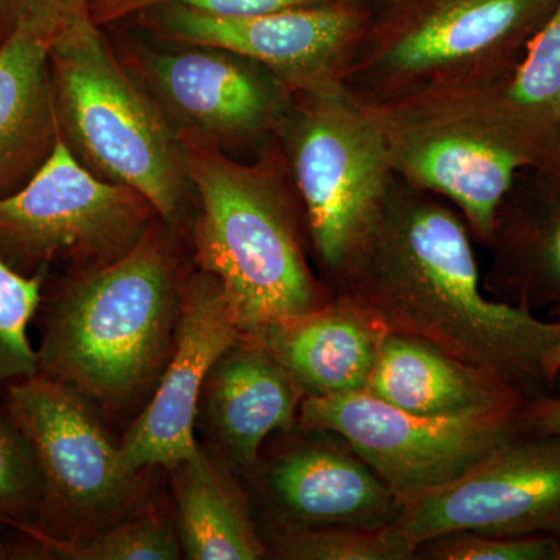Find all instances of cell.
<instances>
[{
	"mask_svg": "<svg viewBox=\"0 0 560 560\" xmlns=\"http://www.w3.org/2000/svg\"><path fill=\"white\" fill-rule=\"evenodd\" d=\"M471 238L458 210L396 178L334 293L359 302L388 331L492 372L525 400L552 393L544 363L559 341L560 319L489 296Z\"/></svg>",
	"mask_w": 560,
	"mask_h": 560,
	"instance_id": "cell-1",
	"label": "cell"
},
{
	"mask_svg": "<svg viewBox=\"0 0 560 560\" xmlns=\"http://www.w3.org/2000/svg\"><path fill=\"white\" fill-rule=\"evenodd\" d=\"M158 220L120 259L73 271L44 315L38 374L106 410L156 385L175 348L184 279Z\"/></svg>",
	"mask_w": 560,
	"mask_h": 560,
	"instance_id": "cell-2",
	"label": "cell"
},
{
	"mask_svg": "<svg viewBox=\"0 0 560 560\" xmlns=\"http://www.w3.org/2000/svg\"><path fill=\"white\" fill-rule=\"evenodd\" d=\"M200 212L195 259L230 301L242 334L315 311L334 298L315 278L275 162L242 164L224 151L184 143Z\"/></svg>",
	"mask_w": 560,
	"mask_h": 560,
	"instance_id": "cell-3",
	"label": "cell"
},
{
	"mask_svg": "<svg viewBox=\"0 0 560 560\" xmlns=\"http://www.w3.org/2000/svg\"><path fill=\"white\" fill-rule=\"evenodd\" d=\"M49 60L62 142L98 178L139 191L173 223L190 187L183 145L90 5L51 36Z\"/></svg>",
	"mask_w": 560,
	"mask_h": 560,
	"instance_id": "cell-4",
	"label": "cell"
},
{
	"mask_svg": "<svg viewBox=\"0 0 560 560\" xmlns=\"http://www.w3.org/2000/svg\"><path fill=\"white\" fill-rule=\"evenodd\" d=\"M559 0H400L375 10L345 83L370 102L495 83Z\"/></svg>",
	"mask_w": 560,
	"mask_h": 560,
	"instance_id": "cell-5",
	"label": "cell"
},
{
	"mask_svg": "<svg viewBox=\"0 0 560 560\" xmlns=\"http://www.w3.org/2000/svg\"><path fill=\"white\" fill-rule=\"evenodd\" d=\"M279 132L313 248L335 289L381 220L396 180L381 117L341 81L293 95Z\"/></svg>",
	"mask_w": 560,
	"mask_h": 560,
	"instance_id": "cell-6",
	"label": "cell"
},
{
	"mask_svg": "<svg viewBox=\"0 0 560 560\" xmlns=\"http://www.w3.org/2000/svg\"><path fill=\"white\" fill-rule=\"evenodd\" d=\"M371 103L396 178L448 202L475 241L490 246L501 206L518 175L534 167L526 151L470 88Z\"/></svg>",
	"mask_w": 560,
	"mask_h": 560,
	"instance_id": "cell-7",
	"label": "cell"
},
{
	"mask_svg": "<svg viewBox=\"0 0 560 560\" xmlns=\"http://www.w3.org/2000/svg\"><path fill=\"white\" fill-rule=\"evenodd\" d=\"M91 401L43 375L10 386L5 410L31 445L40 477L33 544L43 552L113 525L132 510L143 474L128 469Z\"/></svg>",
	"mask_w": 560,
	"mask_h": 560,
	"instance_id": "cell-8",
	"label": "cell"
},
{
	"mask_svg": "<svg viewBox=\"0 0 560 560\" xmlns=\"http://www.w3.org/2000/svg\"><path fill=\"white\" fill-rule=\"evenodd\" d=\"M160 219L142 194L98 178L62 142L20 190L0 198V260L24 276L73 271L130 253Z\"/></svg>",
	"mask_w": 560,
	"mask_h": 560,
	"instance_id": "cell-9",
	"label": "cell"
},
{
	"mask_svg": "<svg viewBox=\"0 0 560 560\" xmlns=\"http://www.w3.org/2000/svg\"><path fill=\"white\" fill-rule=\"evenodd\" d=\"M522 405L434 418L361 390L304 397L298 429L340 436L400 501L451 485L518 436Z\"/></svg>",
	"mask_w": 560,
	"mask_h": 560,
	"instance_id": "cell-10",
	"label": "cell"
},
{
	"mask_svg": "<svg viewBox=\"0 0 560 560\" xmlns=\"http://www.w3.org/2000/svg\"><path fill=\"white\" fill-rule=\"evenodd\" d=\"M180 145L228 150L279 132L293 101L268 70L215 47H132L121 55Z\"/></svg>",
	"mask_w": 560,
	"mask_h": 560,
	"instance_id": "cell-11",
	"label": "cell"
},
{
	"mask_svg": "<svg viewBox=\"0 0 560 560\" xmlns=\"http://www.w3.org/2000/svg\"><path fill=\"white\" fill-rule=\"evenodd\" d=\"M142 14L165 39L241 55L296 95L345 81L375 9L364 0H337L245 18L210 16L180 5Z\"/></svg>",
	"mask_w": 560,
	"mask_h": 560,
	"instance_id": "cell-12",
	"label": "cell"
},
{
	"mask_svg": "<svg viewBox=\"0 0 560 560\" xmlns=\"http://www.w3.org/2000/svg\"><path fill=\"white\" fill-rule=\"evenodd\" d=\"M394 525L416 551L453 530L560 539V434L512 438L451 485L400 500Z\"/></svg>",
	"mask_w": 560,
	"mask_h": 560,
	"instance_id": "cell-13",
	"label": "cell"
},
{
	"mask_svg": "<svg viewBox=\"0 0 560 560\" xmlns=\"http://www.w3.org/2000/svg\"><path fill=\"white\" fill-rule=\"evenodd\" d=\"M241 335L219 280L205 271L184 279L175 348L149 405L119 444L128 469H172L197 451L195 420L206 382Z\"/></svg>",
	"mask_w": 560,
	"mask_h": 560,
	"instance_id": "cell-14",
	"label": "cell"
},
{
	"mask_svg": "<svg viewBox=\"0 0 560 560\" xmlns=\"http://www.w3.org/2000/svg\"><path fill=\"white\" fill-rule=\"evenodd\" d=\"M261 471L275 528L393 525L400 501L337 434L304 430Z\"/></svg>",
	"mask_w": 560,
	"mask_h": 560,
	"instance_id": "cell-15",
	"label": "cell"
},
{
	"mask_svg": "<svg viewBox=\"0 0 560 560\" xmlns=\"http://www.w3.org/2000/svg\"><path fill=\"white\" fill-rule=\"evenodd\" d=\"M489 248V296L536 313L560 308V160L518 175Z\"/></svg>",
	"mask_w": 560,
	"mask_h": 560,
	"instance_id": "cell-16",
	"label": "cell"
},
{
	"mask_svg": "<svg viewBox=\"0 0 560 560\" xmlns=\"http://www.w3.org/2000/svg\"><path fill=\"white\" fill-rule=\"evenodd\" d=\"M232 469L254 470L270 434L298 429L304 393L254 334H242L210 371L202 396Z\"/></svg>",
	"mask_w": 560,
	"mask_h": 560,
	"instance_id": "cell-17",
	"label": "cell"
},
{
	"mask_svg": "<svg viewBox=\"0 0 560 560\" xmlns=\"http://www.w3.org/2000/svg\"><path fill=\"white\" fill-rule=\"evenodd\" d=\"M388 330L346 294L256 331L305 397L361 393Z\"/></svg>",
	"mask_w": 560,
	"mask_h": 560,
	"instance_id": "cell-18",
	"label": "cell"
},
{
	"mask_svg": "<svg viewBox=\"0 0 560 560\" xmlns=\"http://www.w3.org/2000/svg\"><path fill=\"white\" fill-rule=\"evenodd\" d=\"M363 393L412 415L434 418L525 401L492 372L471 366L433 342L397 331L383 338Z\"/></svg>",
	"mask_w": 560,
	"mask_h": 560,
	"instance_id": "cell-19",
	"label": "cell"
},
{
	"mask_svg": "<svg viewBox=\"0 0 560 560\" xmlns=\"http://www.w3.org/2000/svg\"><path fill=\"white\" fill-rule=\"evenodd\" d=\"M54 35L27 25L0 46V198L24 187L60 139L49 60Z\"/></svg>",
	"mask_w": 560,
	"mask_h": 560,
	"instance_id": "cell-20",
	"label": "cell"
},
{
	"mask_svg": "<svg viewBox=\"0 0 560 560\" xmlns=\"http://www.w3.org/2000/svg\"><path fill=\"white\" fill-rule=\"evenodd\" d=\"M231 469L226 459L213 458L201 445L172 467L183 558H267L268 548L254 522L248 493Z\"/></svg>",
	"mask_w": 560,
	"mask_h": 560,
	"instance_id": "cell-21",
	"label": "cell"
},
{
	"mask_svg": "<svg viewBox=\"0 0 560 560\" xmlns=\"http://www.w3.org/2000/svg\"><path fill=\"white\" fill-rule=\"evenodd\" d=\"M533 161L560 160V0L521 60L495 83L470 86Z\"/></svg>",
	"mask_w": 560,
	"mask_h": 560,
	"instance_id": "cell-22",
	"label": "cell"
},
{
	"mask_svg": "<svg viewBox=\"0 0 560 560\" xmlns=\"http://www.w3.org/2000/svg\"><path fill=\"white\" fill-rule=\"evenodd\" d=\"M268 555L283 560H416L397 526L275 528L264 537Z\"/></svg>",
	"mask_w": 560,
	"mask_h": 560,
	"instance_id": "cell-23",
	"label": "cell"
},
{
	"mask_svg": "<svg viewBox=\"0 0 560 560\" xmlns=\"http://www.w3.org/2000/svg\"><path fill=\"white\" fill-rule=\"evenodd\" d=\"M50 555L70 560H178L183 550L176 522L145 508L86 539L60 545Z\"/></svg>",
	"mask_w": 560,
	"mask_h": 560,
	"instance_id": "cell-24",
	"label": "cell"
},
{
	"mask_svg": "<svg viewBox=\"0 0 560 560\" xmlns=\"http://www.w3.org/2000/svg\"><path fill=\"white\" fill-rule=\"evenodd\" d=\"M46 272L24 276L0 260V390L38 375L28 327L43 301Z\"/></svg>",
	"mask_w": 560,
	"mask_h": 560,
	"instance_id": "cell-25",
	"label": "cell"
},
{
	"mask_svg": "<svg viewBox=\"0 0 560 560\" xmlns=\"http://www.w3.org/2000/svg\"><path fill=\"white\" fill-rule=\"evenodd\" d=\"M40 503V477L28 442L0 410V525L32 540Z\"/></svg>",
	"mask_w": 560,
	"mask_h": 560,
	"instance_id": "cell-26",
	"label": "cell"
},
{
	"mask_svg": "<svg viewBox=\"0 0 560 560\" xmlns=\"http://www.w3.org/2000/svg\"><path fill=\"white\" fill-rule=\"evenodd\" d=\"M423 560H560V539L550 536L503 537L453 530L419 545Z\"/></svg>",
	"mask_w": 560,
	"mask_h": 560,
	"instance_id": "cell-27",
	"label": "cell"
},
{
	"mask_svg": "<svg viewBox=\"0 0 560 560\" xmlns=\"http://www.w3.org/2000/svg\"><path fill=\"white\" fill-rule=\"evenodd\" d=\"M330 2L337 0H90V11L92 20L102 27L164 5L187 7L210 16L245 18Z\"/></svg>",
	"mask_w": 560,
	"mask_h": 560,
	"instance_id": "cell-28",
	"label": "cell"
},
{
	"mask_svg": "<svg viewBox=\"0 0 560 560\" xmlns=\"http://www.w3.org/2000/svg\"><path fill=\"white\" fill-rule=\"evenodd\" d=\"M90 0H0V46L21 27L55 33Z\"/></svg>",
	"mask_w": 560,
	"mask_h": 560,
	"instance_id": "cell-29",
	"label": "cell"
},
{
	"mask_svg": "<svg viewBox=\"0 0 560 560\" xmlns=\"http://www.w3.org/2000/svg\"><path fill=\"white\" fill-rule=\"evenodd\" d=\"M518 429L530 436L560 434V394H545L523 401Z\"/></svg>",
	"mask_w": 560,
	"mask_h": 560,
	"instance_id": "cell-30",
	"label": "cell"
},
{
	"mask_svg": "<svg viewBox=\"0 0 560 560\" xmlns=\"http://www.w3.org/2000/svg\"><path fill=\"white\" fill-rule=\"evenodd\" d=\"M547 316L560 319V308H552V311L547 312ZM544 370L548 382H550L552 388H555L556 382H558L560 375V338L559 341L552 346L550 352H548L547 359H545Z\"/></svg>",
	"mask_w": 560,
	"mask_h": 560,
	"instance_id": "cell-31",
	"label": "cell"
},
{
	"mask_svg": "<svg viewBox=\"0 0 560 560\" xmlns=\"http://www.w3.org/2000/svg\"><path fill=\"white\" fill-rule=\"evenodd\" d=\"M364 2L370 3L375 10H381L383 7L393 5V3L400 2V0H364Z\"/></svg>",
	"mask_w": 560,
	"mask_h": 560,
	"instance_id": "cell-32",
	"label": "cell"
},
{
	"mask_svg": "<svg viewBox=\"0 0 560 560\" xmlns=\"http://www.w3.org/2000/svg\"><path fill=\"white\" fill-rule=\"evenodd\" d=\"M10 551L7 550L5 545H3V541L0 540V559L9 558Z\"/></svg>",
	"mask_w": 560,
	"mask_h": 560,
	"instance_id": "cell-33",
	"label": "cell"
}]
</instances>
